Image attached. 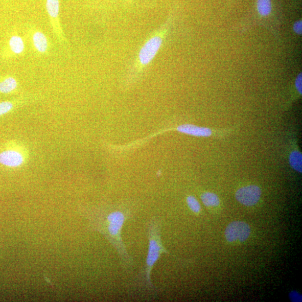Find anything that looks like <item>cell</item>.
Listing matches in <instances>:
<instances>
[{"mask_svg":"<svg viewBox=\"0 0 302 302\" xmlns=\"http://www.w3.org/2000/svg\"><path fill=\"white\" fill-rule=\"evenodd\" d=\"M129 216L128 211L116 210L103 214H97L94 220L97 229L104 235L115 248L123 267L126 269L132 268L134 264L133 259L127 251L122 236L123 227Z\"/></svg>","mask_w":302,"mask_h":302,"instance_id":"1","label":"cell"},{"mask_svg":"<svg viewBox=\"0 0 302 302\" xmlns=\"http://www.w3.org/2000/svg\"><path fill=\"white\" fill-rule=\"evenodd\" d=\"M161 229V221L157 218H152L149 222L148 229L149 245L146 263L138 275V279L142 286L151 291L154 289L151 277L154 265L156 264L162 253L170 254L163 245Z\"/></svg>","mask_w":302,"mask_h":302,"instance_id":"2","label":"cell"},{"mask_svg":"<svg viewBox=\"0 0 302 302\" xmlns=\"http://www.w3.org/2000/svg\"><path fill=\"white\" fill-rule=\"evenodd\" d=\"M251 234V228L247 223L242 221H235L228 225L225 230V236L227 241L244 242Z\"/></svg>","mask_w":302,"mask_h":302,"instance_id":"3","label":"cell"},{"mask_svg":"<svg viewBox=\"0 0 302 302\" xmlns=\"http://www.w3.org/2000/svg\"><path fill=\"white\" fill-rule=\"evenodd\" d=\"M262 191L258 186L251 185L241 188L235 197L241 204L246 206L255 205L261 197Z\"/></svg>","mask_w":302,"mask_h":302,"instance_id":"4","label":"cell"},{"mask_svg":"<svg viewBox=\"0 0 302 302\" xmlns=\"http://www.w3.org/2000/svg\"><path fill=\"white\" fill-rule=\"evenodd\" d=\"M162 43L160 37H154L147 41L141 49L139 53V59L141 64H149L155 57Z\"/></svg>","mask_w":302,"mask_h":302,"instance_id":"5","label":"cell"},{"mask_svg":"<svg viewBox=\"0 0 302 302\" xmlns=\"http://www.w3.org/2000/svg\"><path fill=\"white\" fill-rule=\"evenodd\" d=\"M177 131L183 134L199 137H209L212 135L220 134V132L213 131L211 128L198 127L192 124H182L177 128Z\"/></svg>","mask_w":302,"mask_h":302,"instance_id":"6","label":"cell"},{"mask_svg":"<svg viewBox=\"0 0 302 302\" xmlns=\"http://www.w3.org/2000/svg\"><path fill=\"white\" fill-rule=\"evenodd\" d=\"M23 162V157L18 152L9 150L0 153V164L7 167H18Z\"/></svg>","mask_w":302,"mask_h":302,"instance_id":"7","label":"cell"},{"mask_svg":"<svg viewBox=\"0 0 302 302\" xmlns=\"http://www.w3.org/2000/svg\"><path fill=\"white\" fill-rule=\"evenodd\" d=\"M257 10L260 17L268 18L271 14V0H257Z\"/></svg>","mask_w":302,"mask_h":302,"instance_id":"8","label":"cell"},{"mask_svg":"<svg viewBox=\"0 0 302 302\" xmlns=\"http://www.w3.org/2000/svg\"><path fill=\"white\" fill-rule=\"evenodd\" d=\"M35 49L40 53H44L48 49V41L44 34L41 32L35 33L33 37Z\"/></svg>","mask_w":302,"mask_h":302,"instance_id":"9","label":"cell"},{"mask_svg":"<svg viewBox=\"0 0 302 302\" xmlns=\"http://www.w3.org/2000/svg\"><path fill=\"white\" fill-rule=\"evenodd\" d=\"M289 161L291 167L298 173H301L302 155L298 150H293L290 153Z\"/></svg>","mask_w":302,"mask_h":302,"instance_id":"10","label":"cell"},{"mask_svg":"<svg viewBox=\"0 0 302 302\" xmlns=\"http://www.w3.org/2000/svg\"><path fill=\"white\" fill-rule=\"evenodd\" d=\"M201 199L203 203L208 207L217 206L220 204V200L217 195L211 192H205L201 194Z\"/></svg>","mask_w":302,"mask_h":302,"instance_id":"11","label":"cell"},{"mask_svg":"<svg viewBox=\"0 0 302 302\" xmlns=\"http://www.w3.org/2000/svg\"><path fill=\"white\" fill-rule=\"evenodd\" d=\"M9 44L12 51L16 54H20L25 50V43L22 38L19 36L12 37Z\"/></svg>","mask_w":302,"mask_h":302,"instance_id":"12","label":"cell"},{"mask_svg":"<svg viewBox=\"0 0 302 302\" xmlns=\"http://www.w3.org/2000/svg\"><path fill=\"white\" fill-rule=\"evenodd\" d=\"M16 87L17 82L15 79L9 78L0 82V92L8 94L14 90Z\"/></svg>","mask_w":302,"mask_h":302,"instance_id":"13","label":"cell"},{"mask_svg":"<svg viewBox=\"0 0 302 302\" xmlns=\"http://www.w3.org/2000/svg\"><path fill=\"white\" fill-rule=\"evenodd\" d=\"M46 8L49 14L55 18L60 11V2L59 0H47Z\"/></svg>","mask_w":302,"mask_h":302,"instance_id":"14","label":"cell"},{"mask_svg":"<svg viewBox=\"0 0 302 302\" xmlns=\"http://www.w3.org/2000/svg\"><path fill=\"white\" fill-rule=\"evenodd\" d=\"M187 202L189 208L195 213H199L201 210V206L198 200L192 195L188 196Z\"/></svg>","mask_w":302,"mask_h":302,"instance_id":"15","label":"cell"},{"mask_svg":"<svg viewBox=\"0 0 302 302\" xmlns=\"http://www.w3.org/2000/svg\"><path fill=\"white\" fill-rule=\"evenodd\" d=\"M13 108V104L9 102L0 103V116L8 113Z\"/></svg>","mask_w":302,"mask_h":302,"instance_id":"16","label":"cell"},{"mask_svg":"<svg viewBox=\"0 0 302 302\" xmlns=\"http://www.w3.org/2000/svg\"><path fill=\"white\" fill-rule=\"evenodd\" d=\"M295 87L299 96H301V87H302V75L301 73L299 74L295 80Z\"/></svg>","mask_w":302,"mask_h":302,"instance_id":"17","label":"cell"},{"mask_svg":"<svg viewBox=\"0 0 302 302\" xmlns=\"http://www.w3.org/2000/svg\"><path fill=\"white\" fill-rule=\"evenodd\" d=\"M293 31L295 34L301 35L302 33V21L298 20L296 21L293 27Z\"/></svg>","mask_w":302,"mask_h":302,"instance_id":"18","label":"cell"}]
</instances>
